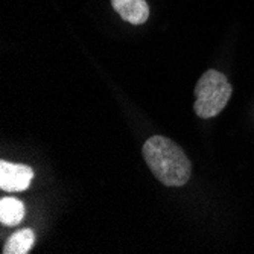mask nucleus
Masks as SVG:
<instances>
[{"label":"nucleus","instance_id":"f257e3e1","mask_svg":"<svg viewBox=\"0 0 254 254\" xmlns=\"http://www.w3.org/2000/svg\"><path fill=\"white\" fill-rule=\"evenodd\" d=\"M143 158L155 178L169 188L184 186L192 174V163L171 138L154 135L143 145Z\"/></svg>","mask_w":254,"mask_h":254},{"label":"nucleus","instance_id":"f03ea898","mask_svg":"<svg viewBox=\"0 0 254 254\" xmlns=\"http://www.w3.org/2000/svg\"><path fill=\"white\" fill-rule=\"evenodd\" d=\"M232 98V85L225 75L216 70H207L195 87L193 110L202 119L215 118L224 110Z\"/></svg>","mask_w":254,"mask_h":254},{"label":"nucleus","instance_id":"7ed1b4c3","mask_svg":"<svg viewBox=\"0 0 254 254\" xmlns=\"http://www.w3.org/2000/svg\"><path fill=\"white\" fill-rule=\"evenodd\" d=\"M34 171L26 165L0 161V189L6 192H21L31 186Z\"/></svg>","mask_w":254,"mask_h":254},{"label":"nucleus","instance_id":"20e7f679","mask_svg":"<svg viewBox=\"0 0 254 254\" xmlns=\"http://www.w3.org/2000/svg\"><path fill=\"white\" fill-rule=\"evenodd\" d=\"M113 9L131 25H143L149 17L146 0H111Z\"/></svg>","mask_w":254,"mask_h":254},{"label":"nucleus","instance_id":"39448f33","mask_svg":"<svg viewBox=\"0 0 254 254\" xmlns=\"http://www.w3.org/2000/svg\"><path fill=\"white\" fill-rule=\"evenodd\" d=\"M25 218V204L17 198L0 199V222L8 227L18 225Z\"/></svg>","mask_w":254,"mask_h":254},{"label":"nucleus","instance_id":"423d86ee","mask_svg":"<svg viewBox=\"0 0 254 254\" xmlns=\"http://www.w3.org/2000/svg\"><path fill=\"white\" fill-rule=\"evenodd\" d=\"M35 235L31 228L18 230L14 235L9 236L3 247V254H26L34 247Z\"/></svg>","mask_w":254,"mask_h":254}]
</instances>
